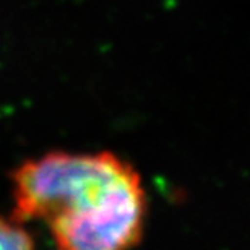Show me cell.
Returning <instances> with one entry per match:
<instances>
[{
    "instance_id": "1",
    "label": "cell",
    "mask_w": 250,
    "mask_h": 250,
    "mask_svg": "<svg viewBox=\"0 0 250 250\" xmlns=\"http://www.w3.org/2000/svg\"><path fill=\"white\" fill-rule=\"evenodd\" d=\"M12 216L41 221L56 250H132L148 214L142 176L112 151H51L12 172Z\"/></svg>"
},
{
    "instance_id": "2",
    "label": "cell",
    "mask_w": 250,
    "mask_h": 250,
    "mask_svg": "<svg viewBox=\"0 0 250 250\" xmlns=\"http://www.w3.org/2000/svg\"><path fill=\"white\" fill-rule=\"evenodd\" d=\"M0 250H34V241L24 223L0 216Z\"/></svg>"
}]
</instances>
